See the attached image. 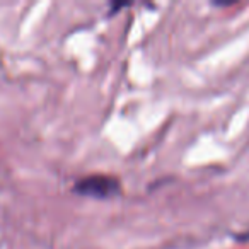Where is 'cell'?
Masks as SVG:
<instances>
[{"label": "cell", "mask_w": 249, "mask_h": 249, "mask_svg": "<svg viewBox=\"0 0 249 249\" xmlns=\"http://www.w3.org/2000/svg\"><path fill=\"white\" fill-rule=\"evenodd\" d=\"M72 191L75 195H80V196L104 200V198L118 196L121 193V184L113 176H87L77 181L73 184Z\"/></svg>", "instance_id": "cell-1"}]
</instances>
